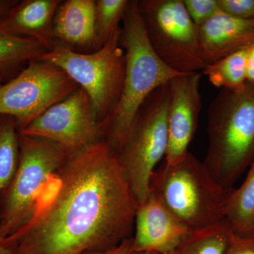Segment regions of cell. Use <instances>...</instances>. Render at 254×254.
I'll return each mask as SVG.
<instances>
[{
  "instance_id": "6da1fadb",
  "label": "cell",
  "mask_w": 254,
  "mask_h": 254,
  "mask_svg": "<svg viewBox=\"0 0 254 254\" xmlns=\"http://www.w3.org/2000/svg\"><path fill=\"white\" fill-rule=\"evenodd\" d=\"M58 187L13 235V254H83L131 238L137 203L118 155L100 141L68 155Z\"/></svg>"
},
{
  "instance_id": "7a4b0ae2",
  "label": "cell",
  "mask_w": 254,
  "mask_h": 254,
  "mask_svg": "<svg viewBox=\"0 0 254 254\" xmlns=\"http://www.w3.org/2000/svg\"><path fill=\"white\" fill-rule=\"evenodd\" d=\"M120 43L125 50V74L118 104L101 123L103 141L119 155L137 112L150 93L184 73L174 71L150 46L137 0H130L123 20Z\"/></svg>"
},
{
  "instance_id": "3957f363",
  "label": "cell",
  "mask_w": 254,
  "mask_h": 254,
  "mask_svg": "<svg viewBox=\"0 0 254 254\" xmlns=\"http://www.w3.org/2000/svg\"><path fill=\"white\" fill-rule=\"evenodd\" d=\"M207 130L203 163L217 184L230 190L254 160V84L220 89L208 108Z\"/></svg>"
},
{
  "instance_id": "277c9868",
  "label": "cell",
  "mask_w": 254,
  "mask_h": 254,
  "mask_svg": "<svg viewBox=\"0 0 254 254\" xmlns=\"http://www.w3.org/2000/svg\"><path fill=\"white\" fill-rule=\"evenodd\" d=\"M233 190L217 184L203 162L190 152L173 165L164 162L150 182V193L190 232L225 220V204Z\"/></svg>"
},
{
  "instance_id": "5b68a950",
  "label": "cell",
  "mask_w": 254,
  "mask_h": 254,
  "mask_svg": "<svg viewBox=\"0 0 254 254\" xmlns=\"http://www.w3.org/2000/svg\"><path fill=\"white\" fill-rule=\"evenodd\" d=\"M19 160L14 178L0 197V237L22 230L38 210V195L71 153L63 146L39 137L18 133Z\"/></svg>"
},
{
  "instance_id": "8992f818",
  "label": "cell",
  "mask_w": 254,
  "mask_h": 254,
  "mask_svg": "<svg viewBox=\"0 0 254 254\" xmlns=\"http://www.w3.org/2000/svg\"><path fill=\"white\" fill-rule=\"evenodd\" d=\"M168 83L158 87L137 112L121 151L122 170L137 205L150 195L152 175L166 154L168 143Z\"/></svg>"
},
{
  "instance_id": "52a82bcc",
  "label": "cell",
  "mask_w": 254,
  "mask_h": 254,
  "mask_svg": "<svg viewBox=\"0 0 254 254\" xmlns=\"http://www.w3.org/2000/svg\"><path fill=\"white\" fill-rule=\"evenodd\" d=\"M121 33L122 27L93 53H78L56 43L40 59L62 68L86 92L101 123L118 104L123 91L125 54Z\"/></svg>"
},
{
  "instance_id": "ba28073f",
  "label": "cell",
  "mask_w": 254,
  "mask_h": 254,
  "mask_svg": "<svg viewBox=\"0 0 254 254\" xmlns=\"http://www.w3.org/2000/svg\"><path fill=\"white\" fill-rule=\"evenodd\" d=\"M147 37L153 51L177 72H200L203 59L197 27L187 14L183 0H137Z\"/></svg>"
},
{
  "instance_id": "9c48e42d",
  "label": "cell",
  "mask_w": 254,
  "mask_h": 254,
  "mask_svg": "<svg viewBox=\"0 0 254 254\" xmlns=\"http://www.w3.org/2000/svg\"><path fill=\"white\" fill-rule=\"evenodd\" d=\"M79 88L52 63L36 60L0 86V115L14 119L20 131Z\"/></svg>"
},
{
  "instance_id": "30bf717a",
  "label": "cell",
  "mask_w": 254,
  "mask_h": 254,
  "mask_svg": "<svg viewBox=\"0 0 254 254\" xmlns=\"http://www.w3.org/2000/svg\"><path fill=\"white\" fill-rule=\"evenodd\" d=\"M18 133L55 142L70 153L103 141L101 122L93 102L80 87Z\"/></svg>"
},
{
  "instance_id": "8fae6325",
  "label": "cell",
  "mask_w": 254,
  "mask_h": 254,
  "mask_svg": "<svg viewBox=\"0 0 254 254\" xmlns=\"http://www.w3.org/2000/svg\"><path fill=\"white\" fill-rule=\"evenodd\" d=\"M201 72L184 73L168 82V143L165 163L173 165L188 153L201 110Z\"/></svg>"
},
{
  "instance_id": "7c38bea8",
  "label": "cell",
  "mask_w": 254,
  "mask_h": 254,
  "mask_svg": "<svg viewBox=\"0 0 254 254\" xmlns=\"http://www.w3.org/2000/svg\"><path fill=\"white\" fill-rule=\"evenodd\" d=\"M134 227L133 252L168 254L190 232L150 193L144 203L137 205Z\"/></svg>"
},
{
  "instance_id": "4fadbf2b",
  "label": "cell",
  "mask_w": 254,
  "mask_h": 254,
  "mask_svg": "<svg viewBox=\"0 0 254 254\" xmlns=\"http://www.w3.org/2000/svg\"><path fill=\"white\" fill-rule=\"evenodd\" d=\"M197 31L200 51L208 64L254 44V18L242 19L222 11L197 27Z\"/></svg>"
},
{
  "instance_id": "5bb4252c",
  "label": "cell",
  "mask_w": 254,
  "mask_h": 254,
  "mask_svg": "<svg viewBox=\"0 0 254 254\" xmlns=\"http://www.w3.org/2000/svg\"><path fill=\"white\" fill-rule=\"evenodd\" d=\"M60 0H23L0 18V26L6 31L36 40L48 51L55 45L53 21Z\"/></svg>"
},
{
  "instance_id": "9a60e30c",
  "label": "cell",
  "mask_w": 254,
  "mask_h": 254,
  "mask_svg": "<svg viewBox=\"0 0 254 254\" xmlns=\"http://www.w3.org/2000/svg\"><path fill=\"white\" fill-rule=\"evenodd\" d=\"M95 0H66L60 3L53 21L58 44L74 51H95Z\"/></svg>"
},
{
  "instance_id": "2e32d148",
  "label": "cell",
  "mask_w": 254,
  "mask_h": 254,
  "mask_svg": "<svg viewBox=\"0 0 254 254\" xmlns=\"http://www.w3.org/2000/svg\"><path fill=\"white\" fill-rule=\"evenodd\" d=\"M48 52L36 40L13 34L0 26V75L3 80L12 79Z\"/></svg>"
},
{
  "instance_id": "e0dca14e",
  "label": "cell",
  "mask_w": 254,
  "mask_h": 254,
  "mask_svg": "<svg viewBox=\"0 0 254 254\" xmlns=\"http://www.w3.org/2000/svg\"><path fill=\"white\" fill-rule=\"evenodd\" d=\"M225 220L240 236L249 237L254 234V160L245 181L227 198Z\"/></svg>"
},
{
  "instance_id": "ac0fdd59",
  "label": "cell",
  "mask_w": 254,
  "mask_h": 254,
  "mask_svg": "<svg viewBox=\"0 0 254 254\" xmlns=\"http://www.w3.org/2000/svg\"><path fill=\"white\" fill-rule=\"evenodd\" d=\"M248 48L238 50L216 63L207 65L201 71L202 74L206 76L214 86L220 89L242 88L247 83Z\"/></svg>"
},
{
  "instance_id": "d6986e66",
  "label": "cell",
  "mask_w": 254,
  "mask_h": 254,
  "mask_svg": "<svg viewBox=\"0 0 254 254\" xmlns=\"http://www.w3.org/2000/svg\"><path fill=\"white\" fill-rule=\"evenodd\" d=\"M232 229L226 220L190 235L166 254H224Z\"/></svg>"
},
{
  "instance_id": "ffe728a7",
  "label": "cell",
  "mask_w": 254,
  "mask_h": 254,
  "mask_svg": "<svg viewBox=\"0 0 254 254\" xmlns=\"http://www.w3.org/2000/svg\"><path fill=\"white\" fill-rule=\"evenodd\" d=\"M19 138L14 119L0 115V197L9 187L17 170Z\"/></svg>"
},
{
  "instance_id": "44dd1931",
  "label": "cell",
  "mask_w": 254,
  "mask_h": 254,
  "mask_svg": "<svg viewBox=\"0 0 254 254\" xmlns=\"http://www.w3.org/2000/svg\"><path fill=\"white\" fill-rule=\"evenodd\" d=\"M128 0H95V42L96 50L106 44L123 22Z\"/></svg>"
},
{
  "instance_id": "7402d4cb",
  "label": "cell",
  "mask_w": 254,
  "mask_h": 254,
  "mask_svg": "<svg viewBox=\"0 0 254 254\" xmlns=\"http://www.w3.org/2000/svg\"><path fill=\"white\" fill-rule=\"evenodd\" d=\"M183 3L187 14L196 27L221 11L218 0H183Z\"/></svg>"
},
{
  "instance_id": "603a6c76",
  "label": "cell",
  "mask_w": 254,
  "mask_h": 254,
  "mask_svg": "<svg viewBox=\"0 0 254 254\" xmlns=\"http://www.w3.org/2000/svg\"><path fill=\"white\" fill-rule=\"evenodd\" d=\"M222 12L242 19L254 18V0H218Z\"/></svg>"
},
{
  "instance_id": "cb8c5ba5",
  "label": "cell",
  "mask_w": 254,
  "mask_h": 254,
  "mask_svg": "<svg viewBox=\"0 0 254 254\" xmlns=\"http://www.w3.org/2000/svg\"><path fill=\"white\" fill-rule=\"evenodd\" d=\"M224 254H254V241L251 237L240 236L232 230Z\"/></svg>"
},
{
  "instance_id": "d4e9b609",
  "label": "cell",
  "mask_w": 254,
  "mask_h": 254,
  "mask_svg": "<svg viewBox=\"0 0 254 254\" xmlns=\"http://www.w3.org/2000/svg\"><path fill=\"white\" fill-rule=\"evenodd\" d=\"M133 253V237L127 239L120 245L102 252H89L83 254H132Z\"/></svg>"
},
{
  "instance_id": "484cf974",
  "label": "cell",
  "mask_w": 254,
  "mask_h": 254,
  "mask_svg": "<svg viewBox=\"0 0 254 254\" xmlns=\"http://www.w3.org/2000/svg\"><path fill=\"white\" fill-rule=\"evenodd\" d=\"M247 81L254 84V44L248 48L247 52Z\"/></svg>"
},
{
  "instance_id": "4316f807",
  "label": "cell",
  "mask_w": 254,
  "mask_h": 254,
  "mask_svg": "<svg viewBox=\"0 0 254 254\" xmlns=\"http://www.w3.org/2000/svg\"><path fill=\"white\" fill-rule=\"evenodd\" d=\"M14 243V239L13 237L7 238L0 237V254H13Z\"/></svg>"
},
{
  "instance_id": "83f0119b",
  "label": "cell",
  "mask_w": 254,
  "mask_h": 254,
  "mask_svg": "<svg viewBox=\"0 0 254 254\" xmlns=\"http://www.w3.org/2000/svg\"><path fill=\"white\" fill-rule=\"evenodd\" d=\"M18 0H0V18L4 16L11 8L17 4Z\"/></svg>"
},
{
  "instance_id": "f1b7e54d",
  "label": "cell",
  "mask_w": 254,
  "mask_h": 254,
  "mask_svg": "<svg viewBox=\"0 0 254 254\" xmlns=\"http://www.w3.org/2000/svg\"><path fill=\"white\" fill-rule=\"evenodd\" d=\"M132 254H158L155 253V252H133Z\"/></svg>"
},
{
  "instance_id": "f546056e",
  "label": "cell",
  "mask_w": 254,
  "mask_h": 254,
  "mask_svg": "<svg viewBox=\"0 0 254 254\" xmlns=\"http://www.w3.org/2000/svg\"><path fill=\"white\" fill-rule=\"evenodd\" d=\"M4 81V80H3V78L1 77V75H0V86H1V84H2V81Z\"/></svg>"
},
{
  "instance_id": "4dcf8cb0",
  "label": "cell",
  "mask_w": 254,
  "mask_h": 254,
  "mask_svg": "<svg viewBox=\"0 0 254 254\" xmlns=\"http://www.w3.org/2000/svg\"><path fill=\"white\" fill-rule=\"evenodd\" d=\"M251 237H252V238L253 239V240L254 241V234L253 235H252V236H251Z\"/></svg>"
}]
</instances>
